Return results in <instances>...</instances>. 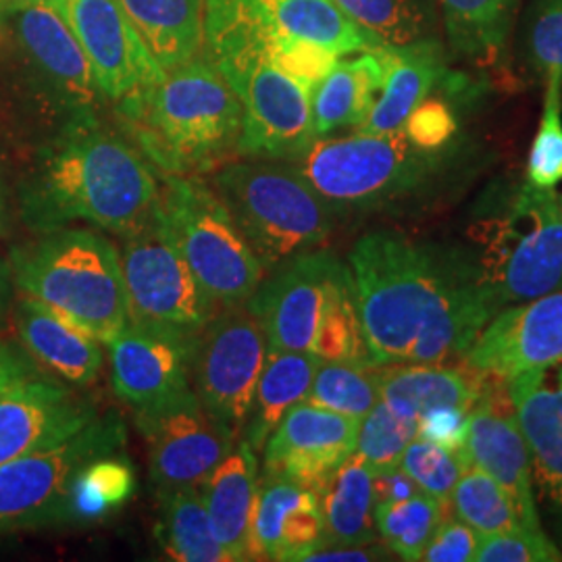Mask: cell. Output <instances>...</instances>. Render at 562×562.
Wrapping results in <instances>:
<instances>
[{
    "label": "cell",
    "instance_id": "cell-1",
    "mask_svg": "<svg viewBox=\"0 0 562 562\" xmlns=\"http://www.w3.org/2000/svg\"><path fill=\"white\" fill-rule=\"evenodd\" d=\"M348 271L373 364L467 357L498 308L475 262L396 232L355 244Z\"/></svg>",
    "mask_w": 562,
    "mask_h": 562
},
{
    "label": "cell",
    "instance_id": "cell-2",
    "mask_svg": "<svg viewBox=\"0 0 562 562\" xmlns=\"http://www.w3.org/2000/svg\"><path fill=\"white\" fill-rule=\"evenodd\" d=\"M157 204L153 165L92 113L74 115L21 188V217L36 234L86 222L125 238L153 217Z\"/></svg>",
    "mask_w": 562,
    "mask_h": 562
},
{
    "label": "cell",
    "instance_id": "cell-3",
    "mask_svg": "<svg viewBox=\"0 0 562 562\" xmlns=\"http://www.w3.org/2000/svg\"><path fill=\"white\" fill-rule=\"evenodd\" d=\"M117 115L127 140L165 176L209 171L238 153L240 101L204 55L117 101Z\"/></svg>",
    "mask_w": 562,
    "mask_h": 562
},
{
    "label": "cell",
    "instance_id": "cell-4",
    "mask_svg": "<svg viewBox=\"0 0 562 562\" xmlns=\"http://www.w3.org/2000/svg\"><path fill=\"white\" fill-rule=\"evenodd\" d=\"M9 267L21 296L42 302L97 340L109 344L132 323L120 252L97 232H46L13 248Z\"/></svg>",
    "mask_w": 562,
    "mask_h": 562
},
{
    "label": "cell",
    "instance_id": "cell-5",
    "mask_svg": "<svg viewBox=\"0 0 562 562\" xmlns=\"http://www.w3.org/2000/svg\"><path fill=\"white\" fill-rule=\"evenodd\" d=\"M215 190L265 273L315 250L334 229V209L296 167L229 162L215 176Z\"/></svg>",
    "mask_w": 562,
    "mask_h": 562
},
{
    "label": "cell",
    "instance_id": "cell-6",
    "mask_svg": "<svg viewBox=\"0 0 562 562\" xmlns=\"http://www.w3.org/2000/svg\"><path fill=\"white\" fill-rule=\"evenodd\" d=\"M159 211L183 261L217 306L248 302L265 269L217 190L194 176H165Z\"/></svg>",
    "mask_w": 562,
    "mask_h": 562
},
{
    "label": "cell",
    "instance_id": "cell-7",
    "mask_svg": "<svg viewBox=\"0 0 562 562\" xmlns=\"http://www.w3.org/2000/svg\"><path fill=\"white\" fill-rule=\"evenodd\" d=\"M477 269L496 304L533 301L562 290V215L554 190L525 183L508 211L480 223Z\"/></svg>",
    "mask_w": 562,
    "mask_h": 562
},
{
    "label": "cell",
    "instance_id": "cell-8",
    "mask_svg": "<svg viewBox=\"0 0 562 562\" xmlns=\"http://www.w3.org/2000/svg\"><path fill=\"white\" fill-rule=\"evenodd\" d=\"M299 161L302 178L334 211L378 209L413 192L436 165V153L392 134L317 138Z\"/></svg>",
    "mask_w": 562,
    "mask_h": 562
},
{
    "label": "cell",
    "instance_id": "cell-9",
    "mask_svg": "<svg viewBox=\"0 0 562 562\" xmlns=\"http://www.w3.org/2000/svg\"><path fill=\"white\" fill-rule=\"evenodd\" d=\"M222 71L241 106L238 155L296 161L315 138L311 90L248 46L202 48Z\"/></svg>",
    "mask_w": 562,
    "mask_h": 562
},
{
    "label": "cell",
    "instance_id": "cell-10",
    "mask_svg": "<svg viewBox=\"0 0 562 562\" xmlns=\"http://www.w3.org/2000/svg\"><path fill=\"white\" fill-rule=\"evenodd\" d=\"M127 429L120 415L94 417L65 442L0 467V536L71 522L69 490L86 462L121 452Z\"/></svg>",
    "mask_w": 562,
    "mask_h": 562
},
{
    "label": "cell",
    "instance_id": "cell-11",
    "mask_svg": "<svg viewBox=\"0 0 562 562\" xmlns=\"http://www.w3.org/2000/svg\"><path fill=\"white\" fill-rule=\"evenodd\" d=\"M121 271L136 325L199 336L220 311L171 240L159 204L140 229L123 238Z\"/></svg>",
    "mask_w": 562,
    "mask_h": 562
},
{
    "label": "cell",
    "instance_id": "cell-12",
    "mask_svg": "<svg viewBox=\"0 0 562 562\" xmlns=\"http://www.w3.org/2000/svg\"><path fill=\"white\" fill-rule=\"evenodd\" d=\"M299 38L338 57L371 53L383 42L350 20L334 0H206L202 48L248 46Z\"/></svg>",
    "mask_w": 562,
    "mask_h": 562
},
{
    "label": "cell",
    "instance_id": "cell-13",
    "mask_svg": "<svg viewBox=\"0 0 562 562\" xmlns=\"http://www.w3.org/2000/svg\"><path fill=\"white\" fill-rule=\"evenodd\" d=\"M134 419L148 443L150 482L159 496L183 487H201L238 440L227 425L202 406L192 387L136 408Z\"/></svg>",
    "mask_w": 562,
    "mask_h": 562
},
{
    "label": "cell",
    "instance_id": "cell-14",
    "mask_svg": "<svg viewBox=\"0 0 562 562\" xmlns=\"http://www.w3.org/2000/svg\"><path fill=\"white\" fill-rule=\"evenodd\" d=\"M265 359L267 338L246 302L223 306L202 329L192 369L194 392L236 438L248 422Z\"/></svg>",
    "mask_w": 562,
    "mask_h": 562
},
{
    "label": "cell",
    "instance_id": "cell-15",
    "mask_svg": "<svg viewBox=\"0 0 562 562\" xmlns=\"http://www.w3.org/2000/svg\"><path fill=\"white\" fill-rule=\"evenodd\" d=\"M81 44L102 97L121 101L167 71L125 15L120 0H48Z\"/></svg>",
    "mask_w": 562,
    "mask_h": 562
},
{
    "label": "cell",
    "instance_id": "cell-16",
    "mask_svg": "<svg viewBox=\"0 0 562 562\" xmlns=\"http://www.w3.org/2000/svg\"><path fill=\"white\" fill-rule=\"evenodd\" d=\"M340 265L325 250H308L262 278L246 306L261 325L269 350H313L325 296Z\"/></svg>",
    "mask_w": 562,
    "mask_h": 562
},
{
    "label": "cell",
    "instance_id": "cell-17",
    "mask_svg": "<svg viewBox=\"0 0 562 562\" xmlns=\"http://www.w3.org/2000/svg\"><path fill=\"white\" fill-rule=\"evenodd\" d=\"M359 423L299 402L262 446V477L290 480L319 496L341 462L355 454Z\"/></svg>",
    "mask_w": 562,
    "mask_h": 562
},
{
    "label": "cell",
    "instance_id": "cell-18",
    "mask_svg": "<svg viewBox=\"0 0 562 562\" xmlns=\"http://www.w3.org/2000/svg\"><path fill=\"white\" fill-rule=\"evenodd\" d=\"M467 364L501 380L562 361V290L504 306L467 352Z\"/></svg>",
    "mask_w": 562,
    "mask_h": 562
},
{
    "label": "cell",
    "instance_id": "cell-19",
    "mask_svg": "<svg viewBox=\"0 0 562 562\" xmlns=\"http://www.w3.org/2000/svg\"><path fill=\"white\" fill-rule=\"evenodd\" d=\"M199 338L130 323L109 341L115 394L136 411L190 390Z\"/></svg>",
    "mask_w": 562,
    "mask_h": 562
},
{
    "label": "cell",
    "instance_id": "cell-20",
    "mask_svg": "<svg viewBox=\"0 0 562 562\" xmlns=\"http://www.w3.org/2000/svg\"><path fill=\"white\" fill-rule=\"evenodd\" d=\"M508 387L529 448L536 498L562 543V361L521 373Z\"/></svg>",
    "mask_w": 562,
    "mask_h": 562
},
{
    "label": "cell",
    "instance_id": "cell-21",
    "mask_svg": "<svg viewBox=\"0 0 562 562\" xmlns=\"http://www.w3.org/2000/svg\"><path fill=\"white\" fill-rule=\"evenodd\" d=\"M97 417L94 404L65 385L30 378L0 394V467L57 446Z\"/></svg>",
    "mask_w": 562,
    "mask_h": 562
},
{
    "label": "cell",
    "instance_id": "cell-22",
    "mask_svg": "<svg viewBox=\"0 0 562 562\" xmlns=\"http://www.w3.org/2000/svg\"><path fill=\"white\" fill-rule=\"evenodd\" d=\"M4 15L15 21L25 53L41 67L59 101L74 115L92 113L101 90L80 42L59 11L48 0H9Z\"/></svg>",
    "mask_w": 562,
    "mask_h": 562
},
{
    "label": "cell",
    "instance_id": "cell-23",
    "mask_svg": "<svg viewBox=\"0 0 562 562\" xmlns=\"http://www.w3.org/2000/svg\"><path fill=\"white\" fill-rule=\"evenodd\" d=\"M322 546L319 496L290 480L262 477L250 517V561H304Z\"/></svg>",
    "mask_w": 562,
    "mask_h": 562
},
{
    "label": "cell",
    "instance_id": "cell-24",
    "mask_svg": "<svg viewBox=\"0 0 562 562\" xmlns=\"http://www.w3.org/2000/svg\"><path fill=\"white\" fill-rule=\"evenodd\" d=\"M464 457L471 467L482 469L503 485L525 527L543 529L529 448L517 419L498 413L490 404H475L469 413Z\"/></svg>",
    "mask_w": 562,
    "mask_h": 562
},
{
    "label": "cell",
    "instance_id": "cell-25",
    "mask_svg": "<svg viewBox=\"0 0 562 562\" xmlns=\"http://www.w3.org/2000/svg\"><path fill=\"white\" fill-rule=\"evenodd\" d=\"M383 65V83L369 115L357 132L392 134L402 130L411 113L427 101L443 74V48L434 41L383 44L378 48Z\"/></svg>",
    "mask_w": 562,
    "mask_h": 562
},
{
    "label": "cell",
    "instance_id": "cell-26",
    "mask_svg": "<svg viewBox=\"0 0 562 562\" xmlns=\"http://www.w3.org/2000/svg\"><path fill=\"white\" fill-rule=\"evenodd\" d=\"M15 327L27 355L76 385L97 382L102 371L101 340L63 319L42 302L21 296Z\"/></svg>",
    "mask_w": 562,
    "mask_h": 562
},
{
    "label": "cell",
    "instance_id": "cell-27",
    "mask_svg": "<svg viewBox=\"0 0 562 562\" xmlns=\"http://www.w3.org/2000/svg\"><path fill=\"white\" fill-rule=\"evenodd\" d=\"M259 490L257 450L240 440L201 483L202 501L217 542L232 562L250 561V517Z\"/></svg>",
    "mask_w": 562,
    "mask_h": 562
},
{
    "label": "cell",
    "instance_id": "cell-28",
    "mask_svg": "<svg viewBox=\"0 0 562 562\" xmlns=\"http://www.w3.org/2000/svg\"><path fill=\"white\" fill-rule=\"evenodd\" d=\"M382 402L417 419L438 406L473 408L482 387L443 362H396L380 367Z\"/></svg>",
    "mask_w": 562,
    "mask_h": 562
},
{
    "label": "cell",
    "instance_id": "cell-29",
    "mask_svg": "<svg viewBox=\"0 0 562 562\" xmlns=\"http://www.w3.org/2000/svg\"><path fill=\"white\" fill-rule=\"evenodd\" d=\"M383 83V65L378 50L357 59H338L329 74L311 90L315 138L340 127L361 125L378 99Z\"/></svg>",
    "mask_w": 562,
    "mask_h": 562
},
{
    "label": "cell",
    "instance_id": "cell-30",
    "mask_svg": "<svg viewBox=\"0 0 562 562\" xmlns=\"http://www.w3.org/2000/svg\"><path fill=\"white\" fill-rule=\"evenodd\" d=\"M206 0H120L125 15L165 71L199 57Z\"/></svg>",
    "mask_w": 562,
    "mask_h": 562
},
{
    "label": "cell",
    "instance_id": "cell-31",
    "mask_svg": "<svg viewBox=\"0 0 562 562\" xmlns=\"http://www.w3.org/2000/svg\"><path fill=\"white\" fill-rule=\"evenodd\" d=\"M322 362L313 352L267 348L252 408L241 431L244 440H248L257 452L262 450L283 415L299 402H304Z\"/></svg>",
    "mask_w": 562,
    "mask_h": 562
},
{
    "label": "cell",
    "instance_id": "cell-32",
    "mask_svg": "<svg viewBox=\"0 0 562 562\" xmlns=\"http://www.w3.org/2000/svg\"><path fill=\"white\" fill-rule=\"evenodd\" d=\"M323 546H367L375 540L373 473L350 454L319 492Z\"/></svg>",
    "mask_w": 562,
    "mask_h": 562
},
{
    "label": "cell",
    "instance_id": "cell-33",
    "mask_svg": "<svg viewBox=\"0 0 562 562\" xmlns=\"http://www.w3.org/2000/svg\"><path fill=\"white\" fill-rule=\"evenodd\" d=\"M157 538L162 550L176 561L232 562V557L213 533L201 487H183L161 494Z\"/></svg>",
    "mask_w": 562,
    "mask_h": 562
},
{
    "label": "cell",
    "instance_id": "cell-34",
    "mask_svg": "<svg viewBox=\"0 0 562 562\" xmlns=\"http://www.w3.org/2000/svg\"><path fill=\"white\" fill-rule=\"evenodd\" d=\"M311 352L322 361L371 362L362 336L350 271L346 265L338 267L329 283Z\"/></svg>",
    "mask_w": 562,
    "mask_h": 562
},
{
    "label": "cell",
    "instance_id": "cell-35",
    "mask_svg": "<svg viewBox=\"0 0 562 562\" xmlns=\"http://www.w3.org/2000/svg\"><path fill=\"white\" fill-rule=\"evenodd\" d=\"M440 4L457 55L487 59L503 48L513 0H440Z\"/></svg>",
    "mask_w": 562,
    "mask_h": 562
},
{
    "label": "cell",
    "instance_id": "cell-36",
    "mask_svg": "<svg viewBox=\"0 0 562 562\" xmlns=\"http://www.w3.org/2000/svg\"><path fill=\"white\" fill-rule=\"evenodd\" d=\"M136 477L130 461L115 454L86 462L69 490L71 522L101 521L132 498Z\"/></svg>",
    "mask_w": 562,
    "mask_h": 562
},
{
    "label": "cell",
    "instance_id": "cell-37",
    "mask_svg": "<svg viewBox=\"0 0 562 562\" xmlns=\"http://www.w3.org/2000/svg\"><path fill=\"white\" fill-rule=\"evenodd\" d=\"M380 401V367L357 361H323L304 398L357 422Z\"/></svg>",
    "mask_w": 562,
    "mask_h": 562
},
{
    "label": "cell",
    "instance_id": "cell-38",
    "mask_svg": "<svg viewBox=\"0 0 562 562\" xmlns=\"http://www.w3.org/2000/svg\"><path fill=\"white\" fill-rule=\"evenodd\" d=\"M450 506L457 519L469 525L480 538L525 527L517 506L503 485L477 467H469L462 473L454 485Z\"/></svg>",
    "mask_w": 562,
    "mask_h": 562
},
{
    "label": "cell",
    "instance_id": "cell-39",
    "mask_svg": "<svg viewBox=\"0 0 562 562\" xmlns=\"http://www.w3.org/2000/svg\"><path fill=\"white\" fill-rule=\"evenodd\" d=\"M442 504L425 492L398 503L375 504V527L402 561H422L423 550L442 521Z\"/></svg>",
    "mask_w": 562,
    "mask_h": 562
},
{
    "label": "cell",
    "instance_id": "cell-40",
    "mask_svg": "<svg viewBox=\"0 0 562 562\" xmlns=\"http://www.w3.org/2000/svg\"><path fill=\"white\" fill-rule=\"evenodd\" d=\"M417 419L404 417L380 401L359 423L355 454L373 475L396 469L406 446L417 438Z\"/></svg>",
    "mask_w": 562,
    "mask_h": 562
},
{
    "label": "cell",
    "instance_id": "cell-41",
    "mask_svg": "<svg viewBox=\"0 0 562 562\" xmlns=\"http://www.w3.org/2000/svg\"><path fill=\"white\" fill-rule=\"evenodd\" d=\"M546 80L542 121L527 159V183L554 190L562 181V78L546 76Z\"/></svg>",
    "mask_w": 562,
    "mask_h": 562
},
{
    "label": "cell",
    "instance_id": "cell-42",
    "mask_svg": "<svg viewBox=\"0 0 562 562\" xmlns=\"http://www.w3.org/2000/svg\"><path fill=\"white\" fill-rule=\"evenodd\" d=\"M471 464L464 452L446 450L438 443L415 438L402 454L401 469L417 483V487L446 506L450 504L454 485Z\"/></svg>",
    "mask_w": 562,
    "mask_h": 562
},
{
    "label": "cell",
    "instance_id": "cell-43",
    "mask_svg": "<svg viewBox=\"0 0 562 562\" xmlns=\"http://www.w3.org/2000/svg\"><path fill=\"white\" fill-rule=\"evenodd\" d=\"M341 11L383 44L419 41L423 18L413 0H334Z\"/></svg>",
    "mask_w": 562,
    "mask_h": 562
},
{
    "label": "cell",
    "instance_id": "cell-44",
    "mask_svg": "<svg viewBox=\"0 0 562 562\" xmlns=\"http://www.w3.org/2000/svg\"><path fill=\"white\" fill-rule=\"evenodd\" d=\"M562 550L543 529L515 527L483 536L475 562H559Z\"/></svg>",
    "mask_w": 562,
    "mask_h": 562
},
{
    "label": "cell",
    "instance_id": "cell-45",
    "mask_svg": "<svg viewBox=\"0 0 562 562\" xmlns=\"http://www.w3.org/2000/svg\"><path fill=\"white\" fill-rule=\"evenodd\" d=\"M259 53L308 90H313L340 59L336 53L299 38L269 42Z\"/></svg>",
    "mask_w": 562,
    "mask_h": 562
},
{
    "label": "cell",
    "instance_id": "cell-46",
    "mask_svg": "<svg viewBox=\"0 0 562 562\" xmlns=\"http://www.w3.org/2000/svg\"><path fill=\"white\" fill-rule=\"evenodd\" d=\"M527 50L543 76L562 78V0H538L529 30Z\"/></svg>",
    "mask_w": 562,
    "mask_h": 562
},
{
    "label": "cell",
    "instance_id": "cell-47",
    "mask_svg": "<svg viewBox=\"0 0 562 562\" xmlns=\"http://www.w3.org/2000/svg\"><path fill=\"white\" fill-rule=\"evenodd\" d=\"M408 140L423 150L438 153L457 132V121L440 101H423L402 125Z\"/></svg>",
    "mask_w": 562,
    "mask_h": 562
},
{
    "label": "cell",
    "instance_id": "cell-48",
    "mask_svg": "<svg viewBox=\"0 0 562 562\" xmlns=\"http://www.w3.org/2000/svg\"><path fill=\"white\" fill-rule=\"evenodd\" d=\"M480 546V536L459 519L440 521L431 540L423 550L422 561L473 562Z\"/></svg>",
    "mask_w": 562,
    "mask_h": 562
},
{
    "label": "cell",
    "instance_id": "cell-49",
    "mask_svg": "<svg viewBox=\"0 0 562 562\" xmlns=\"http://www.w3.org/2000/svg\"><path fill=\"white\" fill-rule=\"evenodd\" d=\"M471 408L462 406H438L419 417L417 438L438 443L452 452H464V440L469 431Z\"/></svg>",
    "mask_w": 562,
    "mask_h": 562
},
{
    "label": "cell",
    "instance_id": "cell-50",
    "mask_svg": "<svg viewBox=\"0 0 562 562\" xmlns=\"http://www.w3.org/2000/svg\"><path fill=\"white\" fill-rule=\"evenodd\" d=\"M34 375L38 373L32 357L25 355L15 344L0 341V394Z\"/></svg>",
    "mask_w": 562,
    "mask_h": 562
},
{
    "label": "cell",
    "instance_id": "cell-51",
    "mask_svg": "<svg viewBox=\"0 0 562 562\" xmlns=\"http://www.w3.org/2000/svg\"><path fill=\"white\" fill-rule=\"evenodd\" d=\"M422 492L401 467L373 475V501L375 504L398 503Z\"/></svg>",
    "mask_w": 562,
    "mask_h": 562
},
{
    "label": "cell",
    "instance_id": "cell-52",
    "mask_svg": "<svg viewBox=\"0 0 562 562\" xmlns=\"http://www.w3.org/2000/svg\"><path fill=\"white\" fill-rule=\"evenodd\" d=\"M380 548L373 546H322L315 552H311L304 561H375L380 559Z\"/></svg>",
    "mask_w": 562,
    "mask_h": 562
},
{
    "label": "cell",
    "instance_id": "cell-53",
    "mask_svg": "<svg viewBox=\"0 0 562 562\" xmlns=\"http://www.w3.org/2000/svg\"><path fill=\"white\" fill-rule=\"evenodd\" d=\"M13 276H11V267L9 262L0 259V327L7 322L9 317V308H11V301H13Z\"/></svg>",
    "mask_w": 562,
    "mask_h": 562
},
{
    "label": "cell",
    "instance_id": "cell-54",
    "mask_svg": "<svg viewBox=\"0 0 562 562\" xmlns=\"http://www.w3.org/2000/svg\"><path fill=\"white\" fill-rule=\"evenodd\" d=\"M2 18H4V0H0V23H2Z\"/></svg>",
    "mask_w": 562,
    "mask_h": 562
},
{
    "label": "cell",
    "instance_id": "cell-55",
    "mask_svg": "<svg viewBox=\"0 0 562 562\" xmlns=\"http://www.w3.org/2000/svg\"><path fill=\"white\" fill-rule=\"evenodd\" d=\"M559 206H561V215H562V196H559Z\"/></svg>",
    "mask_w": 562,
    "mask_h": 562
},
{
    "label": "cell",
    "instance_id": "cell-56",
    "mask_svg": "<svg viewBox=\"0 0 562 562\" xmlns=\"http://www.w3.org/2000/svg\"><path fill=\"white\" fill-rule=\"evenodd\" d=\"M0 209H2V204H0Z\"/></svg>",
    "mask_w": 562,
    "mask_h": 562
}]
</instances>
